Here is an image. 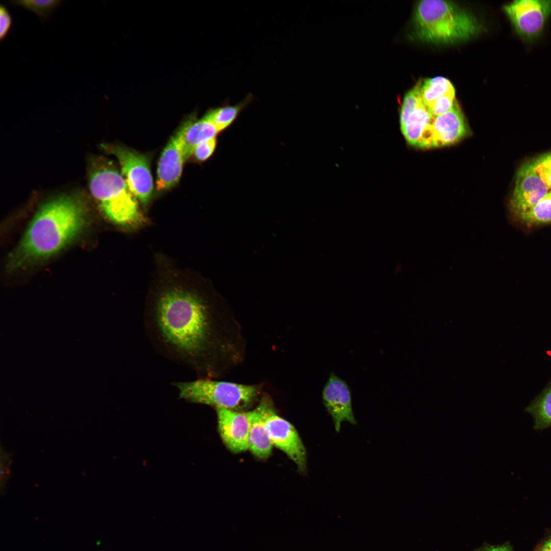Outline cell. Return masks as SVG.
<instances>
[{
  "instance_id": "obj_1",
  "label": "cell",
  "mask_w": 551,
  "mask_h": 551,
  "mask_svg": "<svg viewBox=\"0 0 551 551\" xmlns=\"http://www.w3.org/2000/svg\"><path fill=\"white\" fill-rule=\"evenodd\" d=\"M169 278L147 301L146 335L161 355L197 374L209 375L217 348L216 322L191 285L176 276Z\"/></svg>"
},
{
  "instance_id": "obj_2",
  "label": "cell",
  "mask_w": 551,
  "mask_h": 551,
  "mask_svg": "<svg viewBox=\"0 0 551 551\" xmlns=\"http://www.w3.org/2000/svg\"><path fill=\"white\" fill-rule=\"evenodd\" d=\"M86 222L85 208L78 199L63 196L46 203L9 256L8 269H18L54 255L82 233Z\"/></svg>"
},
{
  "instance_id": "obj_3",
  "label": "cell",
  "mask_w": 551,
  "mask_h": 551,
  "mask_svg": "<svg viewBox=\"0 0 551 551\" xmlns=\"http://www.w3.org/2000/svg\"><path fill=\"white\" fill-rule=\"evenodd\" d=\"M89 188L98 207L111 222L134 229L145 222L138 201L121 172L109 160L94 159L89 172Z\"/></svg>"
},
{
  "instance_id": "obj_4",
  "label": "cell",
  "mask_w": 551,
  "mask_h": 551,
  "mask_svg": "<svg viewBox=\"0 0 551 551\" xmlns=\"http://www.w3.org/2000/svg\"><path fill=\"white\" fill-rule=\"evenodd\" d=\"M415 33L424 41L453 43L472 37L480 29L475 18L451 1H419L413 17Z\"/></svg>"
},
{
  "instance_id": "obj_5",
  "label": "cell",
  "mask_w": 551,
  "mask_h": 551,
  "mask_svg": "<svg viewBox=\"0 0 551 551\" xmlns=\"http://www.w3.org/2000/svg\"><path fill=\"white\" fill-rule=\"evenodd\" d=\"M180 399L193 404L207 405L217 409L241 411L257 399L260 388L206 378L172 383Z\"/></svg>"
},
{
  "instance_id": "obj_6",
  "label": "cell",
  "mask_w": 551,
  "mask_h": 551,
  "mask_svg": "<svg viewBox=\"0 0 551 551\" xmlns=\"http://www.w3.org/2000/svg\"><path fill=\"white\" fill-rule=\"evenodd\" d=\"M102 147L116 157L129 189L139 202L146 206L152 198L154 189L147 156L119 145L103 144Z\"/></svg>"
},
{
  "instance_id": "obj_7",
  "label": "cell",
  "mask_w": 551,
  "mask_h": 551,
  "mask_svg": "<svg viewBox=\"0 0 551 551\" xmlns=\"http://www.w3.org/2000/svg\"><path fill=\"white\" fill-rule=\"evenodd\" d=\"M503 9L517 36L523 42L531 43L544 32L551 15V1H513L504 5Z\"/></svg>"
},
{
  "instance_id": "obj_8",
  "label": "cell",
  "mask_w": 551,
  "mask_h": 551,
  "mask_svg": "<svg viewBox=\"0 0 551 551\" xmlns=\"http://www.w3.org/2000/svg\"><path fill=\"white\" fill-rule=\"evenodd\" d=\"M265 425L273 446L284 452L295 464L299 472L306 473L307 452L294 427L278 415L273 407L267 414Z\"/></svg>"
},
{
  "instance_id": "obj_9",
  "label": "cell",
  "mask_w": 551,
  "mask_h": 551,
  "mask_svg": "<svg viewBox=\"0 0 551 551\" xmlns=\"http://www.w3.org/2000/svg\"><path fill=\"white\" fill-rule=\"evenodd\" d=\"M550 189L536 170L532 161L525 163L517 172L510 201L511 209L519 215L536 205Z\"/></svg>"
},
{
  "instance_id": "obj_10",
  "label": "cell",
  "mask_w": 551,
  "mask_h": 551,
  "mask_svg": "<svg viewBox=\"0 0 551 551\" xmlns=\"http://www.w3.org/2000/svg\"><path fill=\"white\" fill-rule=\"evenodd\" d=\"M323 404L332 418L335 429L339 432L341 423H357L352 404L351 392L345 381L330 373L322 393Z\"/></svg>"
},
{
  "instance_id": "obj_11",
  "label": "cell",
  "mask_w": 551,
  "mask_h": 551,
  "mask_svg": "<svg viewBox=\"0 0 551 551\" xmlns=\"http://www.w3.org/2000/svg\"><path fill=\"white\" fill-rule=\"evenodd\" d=\"M183 126L169 140L162 153L157 168L156 189L165 192L175 186L182 175L187 160L182 143Z\"/></svg>"
},
{
  "instance_id": "obj_12",
  "label": "cell",
  "mask_w": 551,
  "mask_h": 551,
  "mask_svg": "<svg viewBox=\"0 0 551 551\" xmlns=\"http://www.w3.org/2000/svg\"><path fill=\"white\" fill-rule=\"evenodd\" d=\"M216 410L218 431L228 448L234 453L248 449L249 421L247 412Z\"/></svg>"
},
{
  "instance_id": "obj_13",
  "label": "cell",
  "mask_w": 551,
  "mask_h": 551,
  "mask_svg": "<svg viewBox=\"0 0 551 551\" xmlns=\"http://www.w3.org/2000/svg\"><path fill=\"white\" fill-rule=\"evenodd\" d=\"M431 132L432 147L454 144L469 134L468 127L456 102L449 111L434 117Z\"/></svg>"
},
{
  "instance_id": "obj_14",
  "label": "cell",
  "mask_w": 551,
  "mask_h": 551,
  "mask_svg": "<svg viewBox=\"0 0 551 551\" xmlns=\"http://www.w3.org/2000/svg\"><path fill=\"white\" fill-rule=\"evenodd\" d=\"M272 407L269 398L264 396L255 409L247 412L249 421L248 449L260 459L268 458L273 447L265 425L267 414Z\"/></svg>"
},
{
  "instance_id": "obj_15",
  "label": "cell",
  "mask_w": 551,
  "mask_h": 551,
  "mask_svg": "<svg viewBox=\"0 0 551 551\" xmlns=\"http://www.w3.org/2000/svg\"><path fill=\"white\" fill-rule=\"evenodd\" d=\"M183 127L182 143L186 160L192 155L197 145L216 137L220 133L214 124L205 116L196 120L192 118L185 122Z\"/></svg>"
},
{
  "instance_id": "obj_16",
  "label": "cell",
  "mask_w": 551,
  "mask_h": 551,
  "mask_svg": "<svg viewBox=\"0 0 551 551\" xmlns=\"http://www.w3.org/2000/svg\"><path fill=\"white\" fill-rule=\"evenodd\" d=\"M434 117L423 102L409 115L400 130L407 142L418 147L421 139L432 124Z\"/></svg>"
},
{
  "instance_id": "obj_17",
  "label": "cell",
  "mask_w": 551,
  "mask_h": 551,
  "mask_svg": "<svg viewBox=\"0 0 551 551\" xmlns=\"http://www.w3.org/2000/svg\"><path fill=\"white\" fill-rule=\"evenodd\" d=\"M252 93L240 102L231 105L228 103L209 110L204 115L216 127L219 133L229 128L237 119L241 112L253 101Z\"/></svg>"
},
{
  "instance_id": "obj_18",
  "label": "cell",
  "mask_w": 551,
  "mask_h": 551,
  "mask_svg": "<svg viewBox=\"0 0 551 551\" xmlns=\"http://www.w3.org/2000/svg\"><path fill=\"white\" fill-rule=\"evenodd\" d=\"M534 419V428L541 430L551 426V387L546 389L526 409Z\"/></svg>"
},
{
  "instance_id": "obj_19",
  "label": "cell",
  "mask_w": 551,
  "mask_h": 551,
  "mask_svg": "<svg viewBox=\"0 0 551 551\" xmlns=\"http://www.w3.org/2000/svg\"><path fill=\"white\" fill-rule=\"evenodd\" d=\"M454 91V88L447 79L438 77L422 82L420 95L423 103L427 107L436 99Z\"/></svg>"
},
{
  "instance_id": "obj_20",
  "label": "cell",
  "mask_w": 551,
  "mask_h": 551,
  "mask_svg": "<svg viewBox=\"0 0 551 551\" xmlns=\"http://www.w3.org/2000/svg\"><path fill=\"white\" fill-rule=\"evenodd\" d=\"M63 2L61 0H24L9 1L11 5L22 7L35 13L42 23L48 21L53 13Z\"/></svg>"
},
{
  "instance_id": "obj_21",
  "label": "cell",
  "mask_w": 551,
  "mask_h": 551,
  "mask_svg": "<svg viewBox=\"0 0 551 551\" xmlns=\"http://www.w3.org/2000/svg\"><path fill=\"white\" fill-rule=\"evenodd\" d=\"M518 216L528 224L551 221V191L536 205Z\"/></svg>"
},
{
  "instance_id": "obj_22",
  "label": "cell",
  "mask_w": 551,
  "mask_h": 551,
  "mask_svg": "<svg viewBox=\"0 0 551 551\" xmlns=\"http://www.w3.org/2000/svg\"><path fill=\"white\" fill-rule=\"evenodd\" d=\"M421 83L419 81L404 96L400 111V127L405 124L409 115L422 102L420 95Z\"/></svg>"
},
{
  "instance_id": "obj_23",
  "label": "cell",
  "mask_w": 551,
  "mask_h": 551,
  "mask_svg": "<svg viewBox=\"0 0 551 551\" xmlns=\"http://www.w3.org/2000/svg\"><path fill=\"white\" fill-rule=\"evenodd\" d=\"M455 102L454 91L436 99L427 108L431 115L435 117L451 110Z\"/></svg>"
},
{
  "instance_id": "obj_24",
  "label": "cell",
  "mask_w": 551,
  "mask_h": 551,
  "mask_svg": "<svg viewBox=\"0 0 551 551\" xmlns=\"http://www.w3.org/2000/svg\"><path fill=\"white\" fill-rule=\"evenodd\" d=\"M216 146V137L205 140L195 147L192 155L196 161L199 162H205L212 156Z\"/></svg>"
},
{
  "instance_id": "obj_25",
  "label": "cell",
  "mask_w": 551,
  "mask_h": 551,
  "mask_svg": "<svg viewBox=\"0 0 551 551\" xmlns=\"http://www.w3.org/2000/svg\"><path fill=\"white\" fill-rule=\"evenodd\" d=\"M13 25V19L7 7L3 4L0 6V41H3L8 36Z\"/></svg>"
},
{
  "instance_id": "obj_26",
  "label": "cell",
  "mask_w": 551,
  "mask_h": 551,
  "mask_svg": "<svg viewBox=\"0 0 551 551\" xmlns=\"http://www.w3.org/2000/svg\"><path fill=\"white\" fill-rule=\"evenodd\" d=\"M535 167L541 179L551 189V167L540 165H535Z\"/></svg>"
},
{
  "instance_id": "obj_27",
  "label": "cell",
  "mask_w": 551,
  "mask_h": 551,
  "mask_svg": "<svg viewBox=\"0 0 551 551\" xmlns=\"http://www.w3.org/2000/svg\"><path fill=\"white\" fill-rule=\"evenodd\" d=\"M533 551H551V532L539 541Z\"/></svg>"
},
{
  "instance_id": "obj_28",
  "label": "cell",
  "mask_w": 551,
  "mask_h": 551,
  "mask_svg": "<svg viewBox=\"0 0 551 551\" xmlns=\"http://www.w3.org/2000/svg\"><path fill=\"white\" fill-rule=\"evenodd\" d=\"M475 551H514L509 543L500 545H485Z\"/></svg>"
},
{
  "instance_id": "obj_29",
  "label": "cell",
  "mask_w": 551,
  "mask_h": 551,
  "mask_svg": "<svg viewBox=\"0 0 551 551\" xmlns=\"http://www.w3.org/2000/svg\"><path fill=\"white\" fill-rule=\"evenodd\" d=\"M535 165L551 167V153L543 155L532 161Z\"/></svg>"
}]
</instances>
